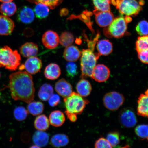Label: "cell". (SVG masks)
I'll list each match as a JSON object with an SVG mask.
<instances>
[{
    "mask_svg": "<svg viewBox=\"0 0 148 148\" xmlns=\"http://www.w3.org/2000/svg\"><path fill=\"white\" fill-rule=\"evenodd\" d=\"M9 88L14 100L29 103L34 99L35 90L32 77L26 72L11 74L9 76Z\"/></svg>",
    "mask_w": 148,
    "mask_h": 148,
    "instance_id": "obj_1",
    "label": "cell"
},
{
    "mask_svg": "<svg viewBox=\"0 0 148 148\" xmlns=\"http://www.w3.org/2000/svg\"><path fill=\"white\" fill-rule=\"evenodd\" d=\"M21 57L17 51L12 50L8 46L0 48V67L14 71L19 66Z\"/></svg>",
    "mask_w": 148,
    "mask_h": 148,
    "instance_id": "obj_2",
    "label": "cell"
},
{
    "mask_svg": "<svg viewBox=\"0 0 148 148\" xmlns=\"http://www.w3.org/2000/svg\"><path fill=\"white\" fill-rule=\"evenodd\" d=\"M94 50L90 49L82 50L81 58V78L92 77V72L100 56L98 53H94Z\"/></svg>",
    "mask_w": 148,
    "mask_h": 148,
    "instance_id": "obj_3",
    "label": "cell"
},
{
    "mask_svg": "<svg viewBox=\"0 0 148 148\" xmlns=\"http://www.w3.org/2000/svg\"><path fill=\"white\" fill-rule=\"evenodd\" d=\"M122 15L135 16L142 10L144 0H111Z\"/></svg>",
    "mask_w": 148,
    "mask_h": 148,
    "instance_id": "obj_4",
    "label": "cell"
},
{
    "mask_svg": "<svg viewBox=\"0 0 148 148\" xmlns=\"http://www.w3.org/2000/svg\"><path fill=\"white\" fill-rule=\"evenodd\" d=\"M64 102L66 116L70 114L76 115L82 114L89 101L85 99L75 92H73L69 97L64 98Z\"/></svg>",
    "mask_w": 148,
    "mask_h": 148,
    "instance_id": "obj_5",
    "label": "cell"
},
{
    "mask_svg": "<svg viewBox=\"0 0 148 148\" xmlns=\"http://www.w3.org/2000/svg\"><path fill=\"white\" fill-rule=\"evenodd\" d=\"M127 23L125 18L116 17L107 27L105 28L103 32L105 36L109 38H121L127 32Z\"/></svg>",
    "mask_w": 148,
    "mask_h": 148,
    "instance_id": "obj_6",
    "label": "cell"
},
{
    "mask_svg": "<svg viewBox=\"0 0 148 148\" xmlns=\"http://www.w3.org/2000/svg\"><path fill=\"white\" fill-rule=\"evenodd\" d=\"M125 98L122 94L116 92H112L107 93L103 97V104L109 110H117L123 105Z\"/></svg>",
    "mask_w": 148,
    "mask_h": 148,
    "instance_id": "obj_7",
    "label": "cell"
},
{
    "mask_svg": "<svg viewBox=\"0 0 148 148\" xmlns=\"http://www.w3.org/2000/svg\"><path fill=\"white\" fill-rule=\"evenodd\" d=\"M119 119L121 124L127 128L134 127L138 122L136 114L130 108H125L122 110L120 112Z\"/></svg>",
    "mask_w": 148,
    "mask_h": 148,
    "instance_id": "obj_8",
    "label": "cell"
},
{
    "mask_svg": "<svg viewBox=\"0 0 148 148\" xmlns=\"http://www.w3.org/2000/svg\"><path fill=\"white\" fill-rule=\"evenodd\" d=\"M93 13L96 23L100 27H105L108 26L114 19V15L110 11L103 12L95 9Z\"/></svg>",
    "mask_w": 148,
    "mask_h": 148,
    "instance_id": "obj_9",
    "label": "cell"
},
{
    "mask_svg": "<svg viewBox=\"0 0 148 148\" xmlns=\"http://www.w3.org/2000/svg\"><path fill=\"white\" fill-rule=\"evenodd\" d=\"M42 40L43 45L49 49H55L58 46L60 42L58 35L52 30L48 31L44 33Z\"/></svg>",
    "mask_w": 148,
    "mask_h": 148,
    "instance_id": "obj_10",
    "label": "cell"
},
{
    "mask_svg": "<svg viewBox=\"0 0 148 148\" xmlns=\"http://www.w3.org/2000/svg\"><path fill=\"white\" fill-rule=\"evenodd\" d=\"M110 75L109 68L105 65L98 64L94 68L92 78L98 82H103L108 79Z\"/></svg>",
    "mask_w": 148,
    "mask_h": 148,
    "instance_id": "obj_11",
    "label": "cell"
},
{
    "mask_svg": "<svg viewBox=\"0 0 148 148\" xmlns=\"http://www.w3.org/2000/svg\"><path fill=\"white\" fill-rule=\"evenodd\" d=\"M42 61L36 56L29 57L25 62L24 68L29 74H36L40 71L42 67Z\"/></svg>",
    "mask_w": 148,
    "mask_h": 148,
    "instance_id": "obj_12",
    "label": "cell"
},
{
    "mask_svg": "<svg viewBox=\"0 0 148 148\" xmlns=\"http://www.w3.org/2000/svg\"><path fill=\"white\" fill-rule=\"evenodd\" d=\"M55 89L59 95L64 98L69 97L73 92L71 84L64 79H60L56 83Z\"/></svg>",
    "mask_w": 148,
    "mask_h": 148,
    "instance_id": "obj_13",
    "label": "cell"
},
{
    "mask_svg": "<svg viewBox=\"0 0 148 148\" xmlns=\"http://www.w3.org/2000/svg\"><path fill=\"white\" fill-rule=\"evenodd\" d=\"M14 22L8 16L0 15V35L8 36L13 31Z\"/></svg>",
    "mask_w": 148,
    "mask_h": 148,
    "instance_id": "obj_14",
    "label": "cell"
},
{
    "mask_svg": "<svg viewBox=\"0 0 148 148\" xmlns=\"http://www.w3.org/2000/svg\"><path fill=\"white\" fill-rule=\"evenodd\" d=\"M137 113L138 115L148 118V89L140 94L138 101Z\"/></svg>",
    "mask_w": 148,
    "mask_h": 148,
    "instance_id": "obj_15",
    "label": "cell"
},
{
    "mask_svg": "<svg viewBox=\"0 0 148 148\" xmlns=\"http://www.w3.org/2000/svg\"><path fill=\"white\" fill-rule=\"evenodd\" d=\"M38 45L32 42H26L20 48L21 54L27 58L36 56L38 53Z\"/></svg>",
    "mask_w": 148,
    "mask_h": 148,
    "instance_id": "obj_16",
    "label": "cell"
},
{
    "mask_svg": "<svg viewBox=\"0 0 148 148\" xmlns=\"http://www.w3.org/2000/svg\"><path fill=\"white\" fill-rule=\"evenodd\" d=\"M34 11L27 7H24L19 12L18 14V20L22 23L29 24L32 23L34 19Z\"/></svg>",
    "mask_w": 148,
    "mask_h": 148,
    "instance_id": "obj_17",
    "label": "cell"
},
{
    "mask_svg": "<svg viewBox=\"0 0 148 148\" xmlns=\"http://www.w3.org/2000/svg\"><path fill=\"white\" fill-rule=\"evenodd\" d=\"M81 53L76 46L72 45L66 47L64 53V57L66 60L75 62L78 60Z\"/></svg>",
    "mask_w": 148,
    "mask_h": 148,
    "instance_id": "obj_18",
    "label": "cell"
},
{
    "mask_svg": "<svg viewBox=\"0 0 148 148\" xmlns=\"http://www.w3.org/2000/svg\"><path fill=\"white\" fill-rule=\"evenodd\" d=\"M61 73V70L58 65L51 63L46 66L44 74L46 79L50 80H55L60 77Z\"/></svg>",
    "mask_w": 148,
    "mask_h": 148,
    "instance_id": "obj_19",
    "label": "cell"
},
{
    "mask_svg": "<svg viewBox=\"0 0 148 148\" xmlns=\"http://www.w3.org/2000/svg\"><path fill=\"white\" fill-rule=\"evenodd\" d=\"M49 140V135L44 131L38 130L35 132L33 136V143L40 147L47 145Z\"/></svg>",
    "mask_w": 148,
    "mask_h": 148,
    "instance_id": "obj_20",
    "label": "cell"
},
{
    "mask_svg": "<svg viewBox=\"0 0 148 148\" xmlns=\"http://www.w3.org/2000/svg\"><path fill=\"white\" fill-rule=\"evenodd\" d=\"M50 123L56 127H61L65 121V116L63 113L60 110H55L52 112L49 116Z\"/></svg>",
    "mask_w": 148,
    "mask_h": 148,
    "instance_id": "obj_21",
    "label": "cell"
},
{
    "mask_svg": "<svg viewBox=\"0 0 148 148\" xmlns=\"http://www.w3.org/2000/svg\"><path fill=\"white\" fill-rule=\"evenodd\" d=\"M76 90L77 93L81 97H87L91 93L92 87L88 80L82 79L77 83Z\"/></svg>",
    "mask_w": 148,
    "mask_h": 148,
    "instance_id": "obj_22",
    "label": "cell"
},
{
    "mask_svg": "<svg viewBox=\"0 0 148 148\" xmlns=\"http://www.w3.org/2000/svg\"><path fill=\"white\" fill-rule=\"evenodd\" d=\"M68 137L64 134H57L51 138L50 143L52 146L56 148H60L67 145L69 143Z\"/></svg>",
    "mask_w": 148,
    "mask_h": 148,
    "instance_id": "obj_23",
    "label": "cell"
},
{
    "mask_svg": "<svg viewBox=\"0 0 148 148\" xmlns=\"http://www.w3.org/2000/svg\"><path fill=\"white\" fill-rule=\"evenodd\" d=\"M97 48L98 53L100 55H109L113 51L112 44L107 40H99L97 42Z\"/></svg>",
    "mask_w": 148,
    "mask_h": 148,
    "instance_id": "obj_24",
    "label": "cell"
},
{
    "mask_svg": "<svg viewBox=\"0 0 148 148\" xmlns=\"http://www.w3.org/2000/svg\"><path fill=\"white\" fill-rule=\"evenodd\" d=\"M50 123L49 119L45 114L38 116L34 121V126L37 130L45 131L49 129Z\"/></svg>",
    "mask_w": 148,
    "mask_h": 148,
    "instance_id": "obj_25",
    "label": "cell"
},
{
    "mask_svg": "<svg viewBox=\"0 0 148 148\" xmlns=\"http://www.w3.org/2000/svg\"><path fill=\"white\" fill-rule=\"evenodd\" d=\"M53 93L52 86L48 83H45L40 87L38 92V97L42 101L49 100Z\"/></svg>",
    "mask_w": 148,
    "mask_h": 148,
    "instance_id": "obj_26",
    "label": "cell"
},
{
    "mask_svg": "<svg viewBox=\"0 0 148 148\" xmlns=\"http://www.w3.org/2000/svg\"><path fill=\"white\" fill-rule=\"evenodd\" d=\"M17 7L15 3L12 2L4 3L2 4L0 7V12L3 16H12L15 13Z\"/></svg>",
    "mask_w": 148,
    "mask_h": 148,
    "instance_id": "obj_27",
    "label": "cell"
},
{
    "mask_svg": "<svg viewBox=\"0 0 148 148\" xmlns=\"http://www.w3.org/2000/svg\"><path fill=\"white\" fill-rule=\"evenodd\" d=\"M28 104L27 107V110L32 115H40L43 112L44 105L41 102L32 101Z\"/></svg>",
    "mask_w": 148,
    "mask_h": 148,
    "instance_id": "obj_28",
    "label": "cell"
},
{
    "mask_svg": "<svg viewBox=\"0 0 148 148\" xmlns=\"http://www.w3.org/2000/svg\"><path fill=\"white\" fill-rule=\"evenodd\" d=\"M34 12L36 17L42 19L47 17L49 15V10L47 5L39 3H37L35 7Z\"/></svg>",
    "mask_w": 148,
    "mask_h": 148,
    "instance_id": "obj_29",
    "label": "cell"
},
{
    "mask_svg": "<svg viewBox=\"0 0 148 148\" xmlns=\"http://www.w3.org/2000/svg\"><path fill=\"white\" fill-rule=\"evenodd\" d=\"M75 40L73 35L71 33L66 31L61 35L60 42L61 45L64 47H68L73 43Z\"/></svg>",
    "mask_w": 148,
    "mask_h": 148,
    "instance_id": "obj_30",
    "label": "cell"
},
{
    "mask_svg": "<svg viewBox=\"0 0 148 148\" xmlns=\"http://www.w3.org/2000/svg\"><path fill=\"white\" fill-rule=\"evenodd\" d=\"M95 9L103 12L110 11L111 0H92Z\"/></svg>",
    "mask_w": 148,
    "mask_h": 148,
    "instance_id": "obj_31",
    "label": "cell"
},
{
    "mask_svg": "<svg viewBox=\"0 0 148 148\" xmlns=\"http://www.w3.org/2000/svg\"><path fill=\"white\" fill-rule=\"evenodd\" d=\"M136 49L138 53L148 50V35L138 37L136 42Z\"/></svg>",
    "mask_w": 148,
    "mask_h": 148,
    "instance_id": "obj_32",
    "label": "cell"
},
{
    "mask_svg": "<svg viewBox=\"0 0 148 148\" xmlns=\"http://www.w3.org/2000/svg\"><path fill=\"white\" fill-rule=\"evenodd\" d=\"M135 132L140 139L148 140V125L143 124L137 126L135 128Z\"/></svg>",
    "mask_w": 148,
    "mask_h": 148,
    "instance_id": "obj_33",
    "label": "cell"
},
{
    "mask_svg": "<svg viewBox=\"0 0 148 148\" xmlns=\"http://www.w3.org/2000/svg\"><path fill=\"white\" fill-rule=\"evenodd\" d=\"M29 112L25 107L18 106L14 109V116L15 119L18 121H23L26 119Z\"/></svg>",
    "mask_w": 148,
    "mask_h": 148,
    "instance_id": "obj_34",
    "label": "cell"
},
{
    "mask_svg": "<svg viewBox=\"0 0 148 148\" xmlns=\"http://www.w3.org/2000/svg\"><path fill=\"white\" fill-rule=\"evenodd\" d=\"M31 2L37 4L42 3L47 5L51 9H53L60 5L63 0H28Z\"/></svg>",
    "mask_w": 148,
    "mask_h": 148,
    "instance_id": "obj_35",
    "label": "cell"
},
{
    "mask_svg": "<svg viewBox=\"0 0 148 148\" xmlns=\"http://www.w3.org/2000/svg\"><path fill=\"white\" fill-rule=\"evenodd\" d=\"M106 138L112 147H117L120 143V135L119 133L116 131L109 133L107 134Z\"/></svg>",
    "mask_w": 148,
    "mask_h": 148,
    "instance_id": "obj_36",
    "label": "cell"
},
{
    "mask_svg": "<svg viewBox=\"0 0 148 148\" xmlns=\"http://www.w3.org/2000/svg\"><path fill=\"white\" fill-rule=\"evenodd\" d=\"M138 34L141 36L148 35V22L146 20H142L139 23L136 27Z\"/></svg>",
    "mask_w": 148,
    "mask_h": 148,
    "instance_id": "obj_37",
    "label": "cell"
},
{
    "mask_svg": "<svg viewBox=\"0 0 148 148\" xmlns=\"http://www.w3.org/2000/svg\"><path fill=\"white\" fill-rule=\"evenodd\" d=\"M66 70L67 76L71 78H73L78 74L77 64L72 62L66 64Z\"/></svg>",
    "mask_w": 148,
    "mask_h": 148,
    "instance_id": "obj_38",
    "label": "cell"
},
{
    "mask_svg": "<svg viewBox=\"0 0 148 148\" xmlns=\"http://www.w3.org/2000/svg\"><path fill=\"white\" fill-rule=\"evenodd\" d=\"M95 148H112V147L106 138H101L96 141Z\"/></svg>",
    "mask_w": 148,
    "mask_h": 148,
    "instance_id": "obj_39",
    "label": "cell"
},
{
    "mask_svg": "<svg viewBox=\"0 0 148 148\" xmlns=\"http://www.w3.org/2000/svg\"><path fill=\"white\" fill-rule=\"evenodd\" d=\"M48 101L50 106L52 107H55L60 103V97L57 94H53Z\"/></svg>",
    "mask_w": 148,
    "mask_h": 148,
    "instance_id": "obj_40",
    "label": "cell"
},
{
    "mask_svg": "<svg viewBox=\"0 0 148 148\" xmlns=\"http://www.w3.org/2000/svg\"><path fill=\"white\" fill-rule=\"evenodd\" d=\"M138 57L142 62L148 64V50L138 52Z\"/></svg>",
    "mask_w": 148,
    "mask_h": 148,
    "instance_id": "obj_41",
    "label": "cell"
},
{
    "mask_svg": "<svg viewBox=\"0 0 148 148\" xmlns=\"http://www.w3.org/2000/svg\"><path fill=\"white\" fill-rule=\"evenodd\" d=\"M70 121L73 123L76 121L77 120V115L75 114H70L67 116Z\"/></svg>",
    "mask_w": 148,
    "mask_h": 148,
    "instance_id": "obj_42",
    "label": "cell"
},
{
    "mask_svg": "<svg viewBox=\"0 0 148 148\" xmlns=\"http://www.w3.org/2000/svg\"><path fill=\"white\" fill-rule=\"evenodd\" d=\"M68 13V11L67 9L63 8L61 10L60 15L61 16H65L67 15Z\"/></svg>",
    "mask_w": 148,
    "mask_h": 148,
    "instance_id": "obj_43",
    "label": "cell"
},
{
    "mask_svg": "<svg viewBox=\"0 0 148 148\" xmlns=\"http://www.w3.org/2000/svg\"><path fill=\"white\" fill-rule=\"evenodd\" d=\"M13 0H0V1L2 3H7V2H12Z\"/></svg>",
    "mask_w": 148,
    "mask_h": 148,
    "instance_id": "obj_44",
    "label": "cell"
},
{
    "mask_svg": "<svg viewBox=\"0 0 148 148\" xmlns=\"http://www.w3.org/2000/svg\"><path fill=\"white\" fill-rule=\"evenodd\" d=\"M29 148H41L40 147H38V146L35 145L31 146V147Z\"/></svg>",
    "mask_w": 148,
    "mask_h": 148,
    "instance_id": "obj_45",
    "label": "cell"
},
{
    "mask_svg": "<svg viewBox=\"0 0 148 148\" xmlns=\"http://www.w3.org/2000/svg\"><path fill=\"white\" fill-rule=\"evenodd\" d=\"M1 73H0V78H1Z\"/></svg>",
    "mask_w": 148,
    "mask_h": 148,
    "instance_id": "obj_46",
    "label": "cell"
},
{
    "mask_svg": "<svg viewBox=\"0 0 148 148\" xmlns=\"http://www.w3.org/2000/svg\"><path fill=\"white\" fill-rule=\"evenodd\" d=\"M1 92H0V98H1Z\"/></svg>",
    "mask_w": 148,
    "mask_h": 148,
    "instance_id": "obj_47",
    "label": "cell"
}]
</instances>
